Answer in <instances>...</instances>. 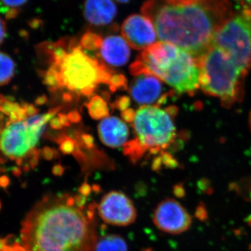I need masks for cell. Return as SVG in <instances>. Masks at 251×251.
I'll return each instance as SVG.
<instances>
[{"mask_svg": "<svg viewBox=\"0 0 251 251\" xmlns=\"http://www.w3.org/2000/svg\"><path fill=\"white\" fill-rule=\"evenodd\" d=\"M108 85L110 86V90L115 91L118 89L126 88V77L121 74L112 75Z\"/></svg>", "mask_w": 251, "mask_h": 251, "instance_id": "21", "label": "cell"}, {"mask_svg": "<svg viewBox=\"0 0 251 251\" xmlns=\"http://www.w3.org/2000/svg\"><path fill=\"white\" fill-rule=\"evenodd\" d=\"M1 115H0V121H1Z\"/></svg>", "mask_w": 251, "mask_h": 251, "instance_id": "37", "label": "cell"}, {"mask_svg": "<svg viewBox=\"0 0 251 251\" xmlns=\"http://www.w3.org/2000/svg\"><path fill=\"white\" fill-rule=\"evenodd\" d=\"M95 251H128L125 239L117 234H108L97 240Z\"/></svg>", "mask_w": 251, "mask_h": 251, "instance_id": "16", "label": "cell"}, {"mask_svg": "<svg viewBox=\"0 0 251 251\" xmlns=\"http://www.w3.org/2000/svg\"><path fill=\"white\" fill-rule=\"evenodd\" d=\"M211 45L226 52L247 74L251 67V9L233 15L214 36Z\"/></svg>", "mask_w": 251, "mask_h": 251, "instance_id": "8", "label": "cell"}, {"mask_svg": "<svg viewBox=\"0 0 251 251\" xmlns=\"http://www.w3.org/2000/svg\"><path fill=\"white\" fill-rule=\"evenodd\" d=\"M130 71L135 75H153L179 94H193L200 88L198 59L168 43L159 41L145 49Z\"/></svg>", "mask_w": 251, "mask_h": 251, "instance_id": "3", "label": "cell"}, {"mask_svg": "<svg viewBox=\"0 0 251 251\" xmlns=\"http://www.w3.org/2000/svg\"><path fill=\"white\" fill-rule=\"evenodd\" d=\"M99 133L101 141L111 148H119L125 145L128 137L127 126L115 117L102 120L99 126Z\"/></svg>", "mask_w": 251, "mask_h": 251, "instance_id": "15", "label": "cell"}, {"mask_svg": "<svg viewBox=\"0 0 251 251\" xmlns=\"http://www.w3.org/2000/svg\"><path fill=\"white\" fill-rule=\"evenodd\" d=\"M1 134V127H0V135Z\"/></svg>", "mask_w": 251, "mask_h": 251, "instance_id": "36", "label": "cell"}, {"mask_svg": "<svg viewBox=\"0 0 251 251\" xmlns=\"http://www.w3.org/2000/svg\"><path fill=\"white\" fill-rule=\"evenodd\" d=\"M100 50L102 58L112 67L125 65L130 57L129 46L120 36H107L102 41Z\"/></svg>", "mask_w": 251, "mask_h": 251, "instance_id": "14", "label": "cell"}, {"mask_svg": "<svg viewBox=\"0 0 251 251\" xmlns=\"http://www.w3.org/2000/svg\"><path fill=\"white\" fill-rule=\"evenodd\" d=\"M134 140L144 153H156L168 148L176 136V128L171 114L158 107H142L135 114Z\"/></svg>", "mask_w": 251, "mask_h": 251, "instance_id": "6", "label": "cell"}, {"mask_svg": "<svg viewBox=\"0 0 251 251\" xmlns=\"http://www.w3.org/2000/svg\"><path fill=\"white\" fill-rule=\"evenodd\" d=\"M74 145L72 140H63L61 143L60 149L62 152L65 153H72L74 150Z\"/></svg>", "mask_w": 251, "mask_h": 251, "instance_id": "22", "label": "cell"}, {"mask_svg": "<svg viewBox=\"0 0 251 251\" xmlns=\"http://www.w3.org/2000/svg\"><path fill=\"white\" fill-rule=\"evenodd\" d=\"M43 156L46 159H52L53 157L54 151L49 148H45L44 149V151H42Z\"/></svg>", "mask_w": 251, "mask_h": 251, "instance_id": "29", "label": "cell"}, {"mask_svg": "<svg viewBox=\"0 0 251 251\" xmlns=\"http://www.w3.org/2000/svg\"><path fill=\"white\" fill-rule=\"evenodd\" d=\"M46 100H47V99L45 96H41L36 99L35 103L38 105H43L46 103Z\"/></svg>", "mask_w": 251, "mask_h": 251, "instance_id": "31", "label": "cell"}, {"mask_svg": "<svg viewBox=\"0 0 251 251\" xmlns=\"http://www.w3.org/2000/svg\"><path fill=\"white\" fill-rule=\"evenodd\" d=\"M201 76L200 88L216 97L224 107L232 106L242 100L244 79L247 74L222 50L211 45L198 58Z\"/></svg>", "mask_w": 251, "mask_h": 251, "instance_id": "4", "label": "cell"}, {"mask_svg": "<svg viewBox=\"0 0 251 251\" xmlns=\"http://www.w3.org/2000/svg\"><path fill=\"white\" fill-rule=\"evenodd\" d=\"M8 242H9V240H7L6 238H5V239L0 238V251L2 250L3 248L8 244Z\"/></svg>", "mask_w": 251, "mask_h": 251, "instance_id": "33", "label": "cell"}, {"mask_svg": "<svg viewBox=\"0 0 251 251\" xmlns=\"http://www.w3.org/2000/svg\"><path fill=\"white\" fill-rule=\"evenodd\" d=\"M16 64L8 54L0 52V86L9 83L14 75Z\"/></svg>", "mask_w": 251, "mask_h": 251, "instance_id": "17", "label": "cell"}, {"mask_svg": "<svg viewBox=\"0 0 251 251\" xmlns=\"http://www.w3.org/2000/svg\"><path fill=\"white\" fill-rule=\"evenodd\" d=\"M129 103L130 100L128 97H122L117 100L116 103H115V106L121 111H124V110H126L128 105H129Z\"/></svg>", "mask_w": 251, "mask_h": 251, "instance_id": "23", "label": "cell"}, {"mask_svg": "<svg viewBox=\"0 0 251 251\" xmlns=\"http://www.w3.org/2000/svg\"><path fill=\"white\" fill-rule=\"evenodd\" d=\"M97 208L104 222L112 226H129L136 219L134 204L121 191H112L107 193L101 198Z\"/></svg>", "mask_w": 251, "mask_h": 251, "instance_id": "9", "label": "cell"}, {"mask_svg": "<svg viewBox=\"0 0 251 251\" xmlns=\"http://www.w3.org/2000/svg\"><path fill=\"white\" fill-rule=\"evenodd\" d=\"M83 11L86 21L95 26L110 24L117 14L112 0H85Z\"/></svg>", "mask_w": 251, "mask_h": 251, "instance_id": "13", "label": "cell"}, {"mask_svg": "<svg viewBox=\"0 0 251 251\" xmlns=\"http://www.w3.org/2000/svg\"><path fill=\"white\" fill-rule=\"evenodd\" d=\"M135 116V112L133 109H126L122 112V118L128 123L134 121Z\"/></svg>", "mask_w": 251, "mask_h": 251, "instance_id": "24", "label": "cell"}, {"mask_svg": "<svg viewBox=\"0 0 251 251\" xmlns=\"http://www.w3.org/2000/svg\"><path fill=\"white\" fill-rule=\"evenodd\" d=\"M50 126L54 129H59V128H62L63 125L59 117H53L50 120Z\"/></svg>", "mask_w": 251, "mask_h": 251, "instance_id": "28", "label": "cell"}, {"mask_svg": "<svg viewBox=\"0 0 251 251\" xmlns=\"http://www.w3.org/2000/svg\"><path fill=\"white\" fill-rule=\"evenodd\" d=\"M115 1H118V2L120 3H126L128 2L130 0H115Z\"/></svg>", "mask_w": 251, "mask_h": 251, "instance_id": "34", "label": "cell"}, {"mask_svg": "<svg viewBox=\"0 0 251 251\" xmlns=\"http://www.w3.org/2000/svg\"><path fill=\"white\" fill-rule=\"evenodd\" d=\"M249 126H250V128L251 130V110L250 112V115H249Z\"/></svg>", "mask_w": 251, "mask_h": 251, "instance_id": "35", "label": "cell"}, {"mask_svg": "<svg viewBox=\"0 0 251 251\" xmlns=\"http://www.w3.org/2000/svg\"><path fill=\"white\" fill-rule=\"evenodd\" d=\"M5 36H6V25L1 18H0V45L4 41Z\"/></svg>", "mask_w": 251, "mask_h": 251, "instance_id": "27", "label": "cell"}, {"mask_svg": "<svg viewBox=\"0 0 251 251\" xmlns=\"http://www.w3.org/2000/svg\"><path fill=\"white\" fill-rule=\"evenodd\" d=\"M141 11L152 23L160 41L198 59L234 15L229 0H146Z\"/></svg>", "mask_w": 251, "mask_h": 251, "instance_id": "2", "label": "cell"}, {"mask_svg": "<svg viewBox=\"0 0 251 251\" xmlns=\"http://www.w3.org/2000/svg\"><path fill=\"white\" fill-rule=\"evenodd\" d=\"M59 108L44 115H36L21 122H9L0 135V150L5 156L15 160L18 166L24 157L31 156L46 124L53 118Z\"/></svg>", "mask_w": 251, "mask_h": 251, "instance_id": "7", "label": "cell"}, {"mask_svg": "<svg viewBox=\"0 0 251 251\" xmlns=\"http://www.w3.org/2000/svg\"><path fill=\"white\" fill-rule=\"evenodd\" d=\"M153 221L158 229L166 233L179 234L186 232L192 224V218L179 202L171 198L158 204Z\"/></svg>", "mask_w": 251, "mask_h": 251, "instance_id": "10", "label": "cell"}, {"mask_svg": "<svg viewBox=\"0 0 251 251\" xmlns=\"http://www.w3.org/2000/svg\"><path fill=\"white\" fill-rule=\"evenodd\" d=\"M83 139L84 141L85 142V143L87 144V145H92V143H93V139H92V138L90 135H84Z\"/></svg>", "mask_w": 251, "mask_h": 251, "instance_id": "32", "label": "cell"}, {"mask_svg": "<svg viewBox=\"0 0 251 251\" xmlns=\"http://www.w3.org/2000/svg\"><path fill=\"white\" fill-rule=\"evenodd\" d=\"M58 75V88L90 95L100 83L108 84L111 72L97 59L88 55L80 44L69 43L67 53L57 65L51 66Z\"/></svg>", "mask_w": 251, "mask_h": 251, "instance_id": "5", "label": "cell"}, {"mask_svg": "<svg viewBox=\"0 0 251 251\" xmlns=\"http://www.w3.org/2000/svg\"><path fill=\"white\" fill-rule=\"evenodd\" d=\"M28 0H0V3L1 5L4 6V7L10 9V11H11V16L10 18L14 17L16 14H17V9L18 8L21 7L23 5L25 4ZM6 15V16H9L10 14Z\"/></svg>", "mask_w": 251, "mask_h": 251, "instance_id": "20", "label": "cell"}, {"mask_svg": "<svg viewBox=\"0 0 251 251\" xmlns=\"http://www.w3.org/2000/svg\"><path fill=\"white\" fill-rule=\"evenodd\" d=\"M122 34L127 44L135 50H143L155 44L156 31L151 21L143 14L128 16L122 25Z\"/></svg>", "mask_w": 251, "mask_h": 251, "instance_id": "11", "label": "cell"}, {"mask_svg": "<svg viewBox=\"0 0 251 251\" xmlns=\"http://www.w3.org/2000/svg\"><path fill=\"white\" fill-rule=\"evenodd\" d=\"M21 106L25 110L28 117H33L34 115H37L38 110L34 105L27 103H23Z\"/></svg>", "mask_w": 251, "mask_h": 251, "instance_id": "25", "label": "cell"}, {"mask_svg": "<svg viewBox=\"0 0 251 251\" xmlns=\"http://www.w3.org/2000/svg\"><path fill=\"white\" fill-rule=\"evenodd\" d=\"M94 204L85 195L46 196L22 224L21 239L27 251H95Z\"/></svg>", "mask_w": 251, "mask_h": 251, "instance_id": "1", "label": "cell"}, {"mask_svg": "<svg viewBox=\"0 0 251 251\" xmlns=\"http://www.w3.org/2000/svg\"><path fill=\"white\" fill-rule=\"evenodd\" d=\"M102 41L100 36L95 33L87 31L83 36L80 41V45L82 49L94 50L99 49L101 45Z\"/></svg>", "mask_w": 251, "mask_h": 251, "instance_id": "19", "label": "cell"}, {"mask_svg": "<svg viewBox=\"0 0 251 251\" xmlns=\"http://www.w3.org/2000/svg\"><path fill=\"white\" fill-rule=\"evenodd\" d=\"M0 208H1V203H0Z\"/></svg>", "mask_w": 251, "mask_h": 251, "instance_id": "38", "label": "cell"}, {"mask_svg": "<svg viewBox=\"0 0 251 251\" xmlns=\"http://www.w3.org/2000/svg\"><path fill=\"white\" fill-rule=\"evenodd\" d=\"M9 184V179L7 176H2L0 177V186L3 188H6Z\"/></svg>", "mask_w": 251, "mask_h": 251, "instance_id": "30", "label": "cell"}, {"mask_svg": "<svg viewBox=\"0 0 251 251\" xmlns=\"http://www.w3.org/2000/svg\"><path fill=\"white\" fill-rule=\"evenodd\" d=\"M0 251H27L23 247V246L20 245L18 243L14 242L13 244H6V246L4 248H3L2 250Z\"/></svg>", "mask_w": 251, "mask_h": 251, "instance_id": "26", "label": "cell"}, {"mask_svg": "<svg viewBox=\"0 0 251 251\" xmlns=\"http://www.w3.org/2000/svg\"><path fill=\"white\" fill-rule=\"evenodd\" d=\"M162 92L161 82L156 77L142 74L133 80L130 94L137 103L151 104L159 98Z\"/></svg>", "mask_w": 251, "mask_h": 251, "instance_id": "12", "label": "cell"}, {"mask_svg": "<svg viewBox=\"0 0 251 251\" xmlns=\"http://www.w3.org/2000/svg\"><path fill=\"white\" fill-rule=\"evenodd\" d=\"M90 116L99 120V119L106 117L109 114L106 102L99 96L92 97L87 105Z\"/></svg>", "mask_w": 251, "mask_h": 251, "instance_id": "18", "label": "cell"}]
</instances>
